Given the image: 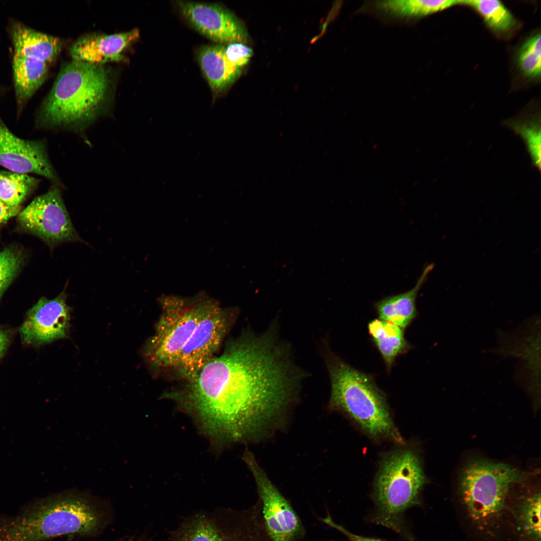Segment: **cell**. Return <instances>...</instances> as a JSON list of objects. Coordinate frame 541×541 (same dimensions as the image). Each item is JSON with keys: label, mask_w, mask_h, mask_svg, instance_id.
<instances>
[{"label": "cell", "mask_w": 541, "mask_h": 541, "mask_svg": "<svg viewBox=\"0 0 541 541\" xmlns=\"http://www.w3.org/2000/svg\"><path fill=\"white\" fill-rule=\"evenodd\" d=\"M111 82L104 65L74 60L65 64L43 105L40 125L85 130L105 112Z\"/></svg>", "instance_id": "obj_2"}, {"label": "cell", "mask_w": 541, "mask_h": 541, "mask_svg": "<svg viewBox=\"0 0 541 541\" xmlns=\"http://www.w3.org/2000/svg\"><path fill=\"white\" fill-rule=\"evenodd\" d=\"M324 354L331 381V406L346 414L372 439L403 444L385 395L373 378L330 352Z\"/></svg>", "instance_id": "obj_3"}, {"label": "cell", "mask_w": 541, "mask_h": 541, "mask_svg": "<svg viewBox=\"0 0 541 541\" xmlns=\"http://www.w3.org/2000/svg\"><path fill=\"white\" fill-rule=\"evenodd\" d=\"M510 127L521 137L526 146L533 164L540 167V116L535 114L531 117L511 120Z\"/></svg>", "instance_id": "obj_25"}, {"label": "cell", "mask_w": 541, "mask_h": 541, "mask_svg": "<svg viewBox=\"0 0 541 541\" xmlns=\"http://www.w3.org/2000/svg\"><path fill=\"white\" fill-rule=\"evenodd\" d=\"M11 341L10 336L5 330L0 328V359L7 351Z\"/></svg>", "instance_id": "obj_32"}, {"label": "cell", "mask_w": 541, "mask_h": 541, "mask_svg": "<svg viewBox=\"0 0 541 541\" xmlns=\"http://www.w3.org/2000/svg\"><path fill=\"white\" fill-rule=\"evenodd\" d=\"M426 482L422 462L417 452L404 448L388 453L381 461L374 482L372 497L375 523L415 541L403 520L408 508L420 504V494Z\"/></svg>", "instance_id": "obj_4"}, {"label": "cell", "mask_w": 541, "mask_h": 541, "mask_svg": "<svg viewBox=\"0 0 541 541\" xmlns=\"http://www.w3.org/2000/svg\"><path fill=\"white\" fill-rule=\"evenodd\" d=\"M39 182L26 174L0 171V200L11 206H20Z\"/></svg>", "instance_id": "obj_23"}, {"label": "cell", "mask_w": 541, "mask_h": 541, "mask_svg": "<svg viewBox=\"0 0 541 541\" xmlns=\"http://www.w3.org/2000/svg\"><path fill=\"white\" fill-rule=\"evenodd\" d=\"M541 35L535 33L518 49L515 61L521 74L530 80H539L541 74Z\"/></svg>", "instance_id": "obj_24"}, {"label": "cell", "mask_w": 541, "mask_h": 541, "mask_svg": "<svg viewBox=\"0 0 541 541\" xmlns=\"http://www.w3.org/2000/svg\"><path fill=\"white\" fill-rule=\"evenodd\" d=\"M21 206H11L0 200V226L10 218L17 216L21 211Z\"/></svg>", "instance_id": "obj_30"}, {"label": "cell", "mask_w": 541, "mask_h": 541, "mask_svg": "<svg viewBox=\"0 0 541 541\" xmlns=\"http://www.w3.org/2000/svg\"><path fill=\"white\" fill-rule=\"evenodd\" d=\"M176 5L187 21L197 32L218 44H244L248 34L239 20L216 4L177 1Z\"/></svg>", "instance_id": "obj_12"}, {"label": "cell", "mask_w": 541, "mask_h": 541, "mask_svg": "<svg viewBox=\"0 0 541 541\" xmlns=\"http://www.w3.org/2000/svg\"><path fill=\"white\" fill-rule=\"evenodd\" d=\"M66 287L54 299L43 297L26 313L20 328L24 343L40 346L68 337L71 308Z\"/></svg>", "instance_id": "obj_11"}, {"label": "cell", "mask_w": 541, "mask_h": 541, "mask_svg": "<svg viewBox=\"0 0 541 541\" xmlns=\"http://www.w3.org/2000/svg\"><path fill=\"white\" fill-rule=\"evenodd\" d=\"M201 299L165 297L154 335L144 349L145 357L152 367L173 368L179 355L212 303Z\"/></svg>", "instance_id": "obj_7"}, {"label": "cell", "mask_w": 541, "mask_h": 541, "mask_svg": "<svg viewBox=\"0 0 541 541\" xmlns=\"http://www.w3.org/2000/svg\"><path fill=\"white\" fill-rule=\"evenodd\" d=\"M224 53L232 65L242 69L248 63L253 55V50L244 44L234 43L225 46Z\"/></svg>", "instance_id": "obj_28"}, {"label": "cell", "mask_w": 541, "mask_h": 541, "mask_svg": "<svg viewBox=\"0 0 541 541\" xmlns=\"http://www.w3.org/2000/svg\"><path fill=\"white\" fill-rule=\"evenodd\" d=\"M103 513L88 494L68 491L40 499L22 511L19 519L26 541H43L63 535H90L103 525Z\"/></svg>", "instance_id": "obj_6"}, {"label": "cell", "mask_w": 541, "mask_h": 541, "mask_svg": "<svg viewBox=\"0 0 541 541\" xmlns=\"http://www.w3.org/2000/svg\"><path fill=\"white\" fill-rule=\"evenodd\" d=\"M434 264L426 265L414 287L401 294L385 297L375 304L379 319L386 321L404 329L417 314L416 300L417 294L426 282Z\"/></svg>", "instance_id": "obj_17"}, {"label": "cell", "mask_w": 541, "mask_h": 541, "mask_svg": "<svg viewBox=\"0 0 541 541\" xmlns=\"http://www.w3.org/2000/svg\"><path fill=\"white\" fill-rule=\"evenodd\" d=\"M320 520L327 525L331 526L341 532L349 539L350 541H384L382 539L367 537L361 535L354 534L344 527L341 525L335 523L329 514L325 518H320Z\"/></svg>", "instance_id": "obj_29"}, {"label": "cell", "mask_w": 541, "mask_h": 541, "mask_svg": "<svg viewBox=\"0 0 541 541\" xmlns=\"http://www.w3.org/2000/svg\"><path fill=\"white\" fill-rule=\"evenodd\" d=\"M455 0L384 1L377 2V8L393 16L421 18L442 11L456 5Z\"/></svg>", "instance_id": "obj_21"}, {"label": "cell", "mask_w": 541, "mask_h": 541, "mask_svg": "<svg viewBox=\"0 0 541 541\" xmlns=\"http://www.w3.org/2000/svg\"><path fill=\"white\" fill-rule=\"evenodd\" d=\"M0 165L10 171L42 175L60 185L43 141L20 138L0 121Z\"/></svg>", "instance_id": "obj_13"}, {"label": "cell", "mask_w": 541, "mask_h": 541, "mask_svg": "<svg viewBox=\"0 0 541 541\" xmlns=\"http://www.w3.org/2000/svg\"><path fill=\"white\" fill-rule=\"evenodd\" d=\"M183 537L182 541H223L215 526L204 519L195 521Z\"/></svg>", "instance_id": "obj_27"}, {"label": "cell", "mask_w": 541, "mask_h": 541, "mask_svg": "<svg viewBox=\"0 0 541 541\" xmlns=\"http://www.w3.org/2000/svg\"><path fill=\"white\" fill-rule=\"evenodd\" d=\"M223 45H206L197 52V60L202 72L212 91L223 92L240 76L241 69L232 65L226 58Z\"/></svg>", "instance_id": "obj_16"}, {"label": "cell", "mask_w": 541, "mask_h": 541, "mask_svg": "<svg viewBox=\"0 0 541 541\" xmlns=\"http://www.w3.org/2000/svg\"><path fill=\"white\" fill-rule=\"evenodd\" d=\"M273 328L247 333L213 357L175 398L212 437L260 434L290 402L301 374Z\"/></svg>", "instance_id": "obj_1"}, {"label": "cell", "mask_w": 541, "mask_h": 541, "mask_svg": "<svg viewBox=\"0 0 541 541\" xmlns=\"http://www.w3.org/2000/svg\"><path fill=\"white\" fill-rule=\"evenodd\" d=\"M513 466L485 459H473L465 465L459 493L469 519L477 530L488 534L497 530L507 515L509 493L521 481Z\"/></svg>", "instance_id": "obj_5"}, {"label": "cell", "mask_w": 541, "mask_h": 541, "mask_svg": "<svg viewBox=\"0 0 541 541\" xmlns=\"http://www.w3.org/2000/svg\"><path fill=\"white\" fill-rule=\"evenodd\" d=\"M459 4L468 6L478 12L493 32L505 33L512 30L516 21L510 11L498 0H462Z\"/></svg>", "instance_id": "obj_22"}, {"label": "cell", "mask_w": 541, "mask_h": 541, "mask_svg": "<svg viewBox=\"0 0 541 541\" xmlns=\"http://www.w3.org/2000/svg\"><path fill=\"white\" fill-rule=\"evenodd\" d=\"M119 541H134V540L132 538H126L123 539H122L121 540H119Z\"/></svg>", "instance_id": "obj_33"}, {"label": "cell", "mask_w": 541, "mask_h": 541, "mask_svg": "<svg viewBox=\"0 0 541 541\" xmlns=\"http://www.w3.org/2000/svg\"><path fill=\"white\" fill-rule=\"evenodd\" d=\"M368 330L388 368L397 356L408 349L404 329L396 325L375 319L369 323Z\"/></svg>", "instance_id": "obj_20"}, {"label": "cell", "mask_w": 541, "mask_h": 541, "mask_svg": "<svg viewBox=\"0 0 541 541\" xmlns=\"http://www.w3.org/2000/svg\"><path fill=\"white\" fill-rule=\"evenodd\" d=\"M231 317L213 301L183 348L173 367L188 381L214 357L228 331Z\"/></svg>", "instance_id": "obj_9"}, {"label": "cell", "mask_w": 541, "mask_h": 541, "mask_svg": "<svg viewBox=\"0 0 541 541\" xmlns=\"http://www.w3.org/2000/svg\"><path fill=\"white\" fill-rule=\"evenodd\" d=\"M512 518L519 541H540V492L525 491L507 502V515Z\"/></svg>", "instance_id": "obj_15"}, {"label": "cell", "mask_w": 541, "mask_h": 541, "mask_svg": "<svg viewBox=\"0 0 541 541\" xmlns=\"http://www.w3.org/2000/svg\"><path fill=\"white\" fill-rule=\"evenodd\" d=\"M48 67V64L41 60L14 54V78L20 111L44 82Z\"/></svg>", "instance_id": "obj_19"}, {"label": "cell", "mask_w": 541, "mask_h": 541, "mask_svg": "<svg viewBox=\"0 0 541 541\" xmlns=\"http://www.w3.org/2000/svg\"><path fill=\"white\" fill-rule=\"evenodd\" d=\"M244 460L256 483L262 502V520L272 541H295L303 537L305 529L298 515L267 477L250 453Z\"/></svg>", "instance_id": "obj_10"}, {"label": "cell", "mask_w": 541, "mask_h": 541, "mask_svg": "<svg viewBox=\"0 0 541 541\" xmlns=\"http://www.w3.org/2000/svg\"><path fill=\"white\" fill-rule=\"evenodd\" d=\"M139 37V31L111 35L91 34L82 37L70 49L73 60L102 65L124 59V51Z\"/></svg>", "instance_id": "obj_14"}, {"label": "cell", "mask_w": 541, "mask_h": 541, "mask_svg": "<svg viewBox=\"0 0 541 541\" xmlns=\"http://www.w3.org/2000/svg\"><path fill=\"white\" fill-rule=\"evenodd\" d=\"M240 541H272L266 532L262 529H256L246 532Z\"/></svg>", "instance_id": "obj_31"}, {"label": "cell", "mask_w": 541, "mask_h": 541, "mask_svg": "<svg viewBox=\"0 0 541 541\" xmlns=\"http://www.w3.org/2000/svg\"><path fill=\"white\" fill-rule=\"evenodd\" d=\"M25 257L24 250L16 244L0 251V300L19 273Z\"/></svg>", "instance_id": "obj_26"}, {"label": "cell", "mask_w": 541, "mask_h": 541, "mask_svg": "<svg viewBox=\"0 0 541 541\" xmlns=\"http://www.w3.org/2000/svg\"><path fill=\"white\" fill-rule=\"evenodd\" d=\"M72 535H71L70 536V537H69V538H68V539L67 540V541H72Z\"/></svg>", "instance_id": "obj_34"}, {"label": "cell", "mask_w": 541, "mask_h": 541, "mask_svg": "<svg viewBox=\"0 0 541 541\" xmlns=\"http://www.w3.org/2000/svg\"><path fill=\"white\" fill-rule=\"evenodd\" d=\"M58 186L54 184L17 215L19 228L39 237L51 249L65 242H85L73 226Z\"/></svg>", "instance_id": "obj_8"}, {"label": "cell", "mask_w": 541, "mask_h": 541, "mask_svg": "<svg viewBox=\"0 0 541 541\" xmlns=\"http://www.w3.org/2000/svg\"><path fill=\"white\" fill-rule=\"evenodd\" d=\"M14 54L29 57L49 65L55 61L62 48L58 38L37 32L20 24L13 28Z\"/></svg>", "instance_id": "obj_18"}]
</instances>
